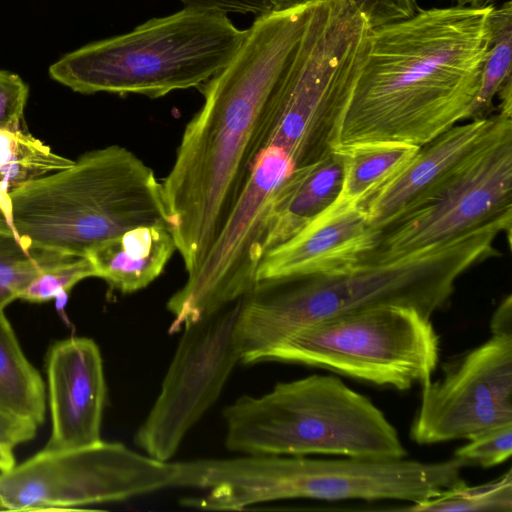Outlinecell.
I'll return each mask as SVG.
<instances>
[{"label": "cell", "mask_w": 512, "mask_h": 512, "mask_svg": "<svg viewBox=\"0 0 512 512\" xmlns=\"http://www.w3.org/2000/svg\"><path fill=\"white\" fill-rule=\"evenodd\" d=\"M311 5L255 17L229 63L200 89L162 182L177 251L188 274L205 257L258 154L262 128L295 59Z\"/></svg>", "instance_id": "cell-1"}, {"label": "cell", "mask_w": 512, "mask_h": 512, "mask_svg": "<svg viewBox=\"0 0 512 512\" xmlns=\"http://www.w3.org/2000/svg\"><path fill=\"white\" fill-rule=\"evenodd\" d=\"M492 8L418 9L372 27L335 149L384 142L420 147L466 119Z\"/></svg>", "instance_id": "cell-2"}, {"label": "cell", "mask_w": 512, "mask_h": 512, "mask_svg": "<svg viewBox=\"0 0 512 512\" xmlns=\"http://www.w3.org/2000/svg\"><path fill=\"white\" fill-rule=\"evenodd\" d=\"M503 231L493 224L395 260L258 281L239 301L241 362L257 363L296 332L356 311L403 306L431 318L448 304L461 274L500 254L494 241Z\"/></svg>", "instance_id": "cell-3"}, {"label": "cell", "mask_w": 512, "mask_h": 512, "mask_svg": "<svg viewBox=\"0 0 512 512\" xmlns=\"http://www.w3.org/2000/svg\"><path fill=\"white\" fill-rule=\"evenodd\" d=\"M145 225L170 228L162 182L125 147L81 155L0 199V233L29 249L85 257L92 249Z\"/></svg>", "instance_id": "cell-4"}, {"label": "cell", "mask_w": 512, "mask_h": 512, "mask_svg": "<svg viewBox=\"0 0 512 512\" xmlns=\"http://www.w3.org/2000/svg\"><path fill=\"white\" fill-rule=\"evenodd\" d=\"M464 466L456 457L433 463L293 455L198 459L186 461L185 484L206 493L184 502L212 511L243 510L255 504L300 498L413 504L459 482Z\"/></svg>", "instance_id": "cell-5"}, {"label": "cell", "mask_w": 512, "mask_h": 512, "mask_svg": "<svg viewBox=\"0 0 512 512\" xmlns=\"http://www.w3.org/2000/svg\"><path fill=\"white\" fill-rule=\"evenodd\" d=\"M225 446L242 455H338L402 459L407 451L384 413L335 376L279 382L223 409Z\"/></svg>", "instance_id": "cell-6"}, {"label": "cell", "mask_w": 512, "mask_h": 512, "mask_svg": "<svg viewBox=\"0 0 512 512\" xmlns=\"http://www.w3.org/2000/svg\"><path fill=\"white\" fill-rule=\"evenodd\" d=\"M228 14L184 7L132 31L71 51L48 69L51 79L81 94L130 93L159 98L200 88L223 69L246 30Z\"/></svg>", "instance_id": "cell-7"}, {"label": "cell", "mask_w": 512, "mask_h": 512, "mask_svg": "<svg viewBox=\"0 0 512 512\" xmlns=\"http://www.w3.org/2000/svg\"><path fill=\"white\" fill-rule=\"evenodd\" d=\"M371 25L353 0H317L292 66L266 116L258 153L282 149L295 168L337 146Z\"/></svg>", "instance_id": "cell-8"}, {"label": "cell", "mask_w": 512, "mask_h": 512, "mask_svg": "<svg viewBox=\"0 0 512 512\" xmlns=\"http://www.w3.org/2000/svg\"><path fill=\"white\" fill-rule=\"evenodd\" d=\"M439 338L431 318L414 308L384 306L356 311L308 326L259 362L316 366L397 390L432 380Z\"/></svg>", "instance_id": "cell-9"}, {"label": "cell", "mask_w": 512, "mask_h": 512, "mask_svg": "<svg viewBox=\"0 0 512 512\" xmlns=\"http://www.w3.org/2000/svg\"><path fill=\"white\" fill-rule=\"evenodd\" d=\"M178 462L160 461L119 442L42 449L0 471V510H77L177 485Z\"/></svg>", "instance_id": "cell-10"}, {"label": "cell", "mask_w": 512, "mask_h": 512, "mask_svg": "<svg viewBox=\"0 0 512 512\" xmlns=\"http://www.w3.org/2000/svg\"><path fill=\"white\" fill-rule=\"evenodd\" d=\"M493 224L512 229V126L375 230L362 263L395 260Z\"/></svg>", "instance_id": "cell-11"}, {"label": "cell", "mask_w": 512, "mask_h": 512, "mask_svg": "<svg viewBox=\"0 0 512 512\" xmlns=\"http://www.w3.org/2000/svg\"><path fill=\"white\" fill-rule=\"evenodd\" d=\"M295 165L269 146L255 157L247 181L205 257L167 302L169 333L241 299L257 283L272 198Z\"/></svg>", "instance_id": "cell-12"}, {"label": "cell", "mask_w": 512, "mask_h": 512, "mask_svg": "<svg viewBox=\"0 0 512 512\" xmlns=\"http://www.w3.org/2000/svg\"><path fill=\"white\" fill-rule=\"evenodd\" d=\"M239 300L182 328L159 394L134 436L146 455L170 461L241 362Z\"/></svg>", "instance_id": "cell-13"}, {"label": "cell", "mask_w": 512, "mask_h": 512, "mask_svg": "<svg viewBox=\"0 0 512 512\" xmlns=\"http://www.w3.org/2000/svg\"><path fill=\"white\" fill-rule=\"evenodd\" d=\"M421 388L410 428L418 444L469 440L512 424V333H493Z\"/></svg>", "instance_id": "cell-14"}, {"label": "cell", "mask_w": 512, "mask_h": 512, "mask_svg": "<svg viewBox=\"0 0 512 512\" xmlns=\"http://www.w3.org/2000/svg\"><path fill=\"white\" fill-rule=\"evenodd\" d=\"M52 429L44 446L60 451L101 440L106 382L100 349L87 337L55 342L46 358Z\"/></svg>", "instance_id": "cell-15"}, {"label": "cell", "mask_w": 512, "mask_h": 512, "mask_svg": "<svg viewBox=\"0 0 512 512\" xmlns=\"http://www.w3.org/2000/svg\"><path fill=\"white\" fill-rule=\"evenodd\" d=\"M375 235L360 204L338 195L303 229L263 257L257 282L348 269L363 262Z\"/></svg>", "instance_id": "cell-16"}, {"label": "cell", "mask_w": 512, "mask_h": 512, "mask_svg": "<svg viewBox=\"0 0 512 512\" xmlns=\"http://www.w3.org/2000/svg\"><path fill=\"white\" fill-rule=\"evenodd\" d=\"M510 126L512 117L498 113L454 125L420 146L397 176L360 204L370 226L378 230L389 223Z\"/></svg>", "instance_id": "cell-17"}, {"label": "cell", "mask_w": 512, "mask_h": 512, "mask_svg": "<svg viewBox=\"0 0 512 512\" xmlns=\"http://www.w3.org/2000/svg\"><path fill=\"white\" fill-rule=\"evenodd\" d=\"M342 177L343 160L338 150L292 171L271 201L264 256L298 233L338 197Z\"/></svg>", "instance_id": "cell-18"}, {"label": "cell", "mask_w": 512, "mask_h": 512, "mask_svg": "<svg viewBox=\"0 0 512 512\" xmlns=\"http://www.w3.org/2000/svg\"><path fill=\"white\" fill-rule=\"evenodd\" d=\"M176 250L168 226L145 225L105 241L86 257L96 277L122 293H133L159 277Z\"/></svg>", "instance_id": "cell-19"}, {"label": "cell", "mask_w": 512, "mask_h": 512, "mask_svg": "<svg viewBox=\"0 0 512 512\" xmlns=\"http://www.w3.org/2000/svg\"><path fill=\"white\" fill-rule=\"evenodd\" d=\"M0 410L37 426L45 419L43 380L23 353L4 311H0Z\"/></svg>", "instance_id": "cell-20"}, {"label": "cell", "mask_w": 512, "mask_h": 512, "mask_svg": "<svg viewBox=\"0 0 512 512\" xmlns=\"http://www.w3.org/2000/svg\"><path fill=\"white\" fill-rule=\"evenodd\" d=\"M419 147L384 142L335 149L342 154L343 177L339 195L358 204L397 176Z\"/></svg>", "instance_id": "cell-21"}, {"label": "cell", "mask_w": 512, "mask_h": 512, "mask_svg": "<svg viewBox=\"0 0 512 512\" xmlns=\"http://www.w3.org/2000/svg\"><path fill=\"white\" fill-rule=\"evenodd\" d=\"M72 164L73 160L53 153L49 146L22 129H0V199Z\"/></svg>", "instance_id": "cell-22"}, {"label": "cell", "mask_w": 512, "mask_h": 512, "mask_svg": "<svg viewBox=\"0 0 512 512\" xmlns=\"http://www.w3.org/2000/svg\"><path fill=\"white\" fill-rule=\"evenodd\" d=\"M512 2L493 7L489 15V42L481 68L478 91L466 113L468 118H482L503 84L511 78Z\"/></svg>", "instance_id": "cell-23"}, {"label": "cell", "mask_w": 512, "mask_h": 512, "mask_svg": "<svg viewBox=\"0 0 512 512\" xmlns=\"http://www.w3.org/2000/svg\"><path fill=\"white\" fill-rule=\"evenodd\" d=\"M74 257L78 256L29 249L16 237L0 233V311L19 299L36 276Z\"/></svg>", "instance_id": "cell-24"}, {"label": "cell", "mask_w": 512, "mask_h": 512, "mask_svg": "<svg viewBox=\"0 0 512 512\" xmlns=\"http://www.w3.org/2000/svg\"><path fill=\"white\" fill-rule=\"evenodd\" d=\"M399 510L406 511H507L512 510V471L475 486L462 480L437 495Z\"/></svg>", "instance_id": "cell-25"}, {"label": "cell", "mask_w": 512, "mask_h": 512, "mask_svg": "<svg viewBox=\"0 0 512 512\" xmlns=\"http://www.w3.org/2000/svg\"><path fill=\"white\" fill-rule=\"evenodd\" d=\"M96 277L90 260L74 257L62 262L36 276L21 292L19 299L43 303L55 299L58 295L69 293L81 280Z\"/></svg>", "instance_id": "cell-26"}, {"label": "cell", "mask_w": 512, "mask_h": 512, "mask_svg": "<svg viewBox=\"0 0 512 512\" xmlns=\"http://www.w3.org/2000/svg\"><path fill=\"white\" fill-rule=\"evenodd\" d=\"M512 454V424L478 434L455 451L454 457L464 465L476 464L483 468L506 461Z\"/></svg>", "instance_id": "cell-27"}, {"label": "cell", "mask_w": 512, "mask_h": 512, "mask_svg": "<svg viewBox=\"0 0 512 512\" xmlns=\"http://www.w3.org/2000/svg\"><path fill=\"white\" fill-rule=\"evenodd\" d=\"M29 87L17 74L0 69V129H21Z\"/></svg>", "instance_id": "cell-28"}, {"label": "cell", "mask_w": 512, "mask_h": 512, "mask_svg": "<svg viewBox=\"0 0 512 512\" xmlns=\"http://www.w3.org/2000/svg\"><path fill=\"white\" fill-rule=\"evenodd\" d=\"M184 7L217 10L226 14H253L256 17L269 13V0H178Z\"/></svg>", "instance_id": "cell-29"}, {"label": "cell", "mask_w": 512, "mask_h": 512, "mask_svg": "<svg viewBox=\"0 0 512 512\" xmlns=\"http://www.w3.org/2000/svg\"><path fill=\"white\" fill-rule=\"evenodd\" d=\"M37 425L0 410V443L11 448L31 440L37 430Z\"/></svg>", "instance_id": "cell-30"}, {"label": "cell", "mask_w": 512, "mask_h": 512, "mask_svg": "<svg viewBox=\"0 0 512 512\" xmlns=\"http://www.w3.org/2000/svg\"><path fill=\"white\" fill-rule=\"evenodd\" d=\"M512 304H511V296H507V298L500 304L498 309L496 310L492 321L491 328L492 333H512Z\"/></svg>", "instance_id": "cell-31"}, {"label": "cell", "mask_w": 512, "mask_h": 512, "mask_svg": "<svg viewBox=\"0 0 512 512\" xmlns=\"http://www.w3.org/2000/svg\"><path fill=\"white\" fill-rule=\"evenodd\" d=\"M497 94L501 101L499 113L512 117V78L503 84Z\"/></svg>", "instance_id": "cell-32"}, {"label": "cell", "mask_w": 512, "mask_h": 512, "mask_svg": "<svg viewBox=\"0 0 512 512\" xmlns=\"http://www.w3.org/2000/svg\"><path fill=\"white\" fill-rule=\"evenodd\" d=\"M317 0H269L271 11L285 12L299 7L310 5Z\"/></svg>", "instance_id": "cell-33"}, {"label": "cell", "mask_w": 512, "mask_h": 512, "mask_svg": "<svg viewBox=\"0 0 512 512\" xmlns=\"http://www.w3.org/2000/svg\"><path fill=\"white\" fill-rule=\"evenodd\" d=\"M11 447L0 443V471L11 469L15 465V458Z\"/></svg>", "instance_id": "cell-34"}, {"label": "cell", "mask_w": 512, "mask_h": 512, "mask_svg": "<svg viewBox=\"0 0 512 512\" xmlns=\"http://www.w3.org/2000/svg\"><path fill=\"white\" fill-rule=\"evenodd\" d=\"M69 293H63L58 295L55 298V308L58 312V314L61 316L62 320L65 322V324L69 327L72 326L71 322L69 321L66 313H65V307L67 304Z\"/></svg>", "instance_id": "cell-35"}, {"label": "cell", "mask_w": 512, "mask_h": 512, "mask_svg": "<svg viewBox=\"0 0 512 512\" xmlns=\"http://www.w3.org/2000/svg\"><path fill=\"white\" fill-rule=\"evenodd\" d=\"M457 1L459 2L460 5L469 4V5L476 6V5H480L481 3L491 2L494 0H457Z\"/></svg>", "instance_id": "cell-36"}]
</instances>
